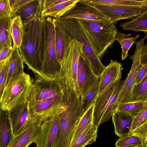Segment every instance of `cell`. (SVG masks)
I'll list each match as a JSON object with an SVG mask.
<instances>
[{
  "mask_svg": "<svg viewBox=\"0 0 147 147\" xmlns=\"http://www.w3.org/2000/svg\"><path fill=\"white\" fill-rule=\"evenodd\" d=\"M9 111L13 131L15 136L22 131L31 120L29 113L26 99Z\"/></svg>",
  "mask_w": 147,
  "mask_h": 147,
  "instance_id": "9a60e30c",
  "label": "cell"
},
{
  "mask_svg": "<svg viewBox=\"0 0 147 147\" xmlns=\"http://www.w3.org/2000/svg\"><path fill=\"white\" fill-rule=\"evenodd\" d=\"M63 100L46 114L34 119L40 126L39 133L34 142L36 147H53L59 128L60 113Z\"/></svg>",
  "mask_w": 147,
  "mask_h": 147,
  "instance_id": "ba28073f",
  "label": "cell"
},
{
  "mask_svg": "<svg viewBox=\"0 0 147 147\" xmlns=\"http://www.w3.org/2000/svg\"><path fill=\"white\" fill-rule=\"evenodd\" d=\"M98 128L94 125L93 120L70 144L69 147H84L96 141Z\"/></svg>",
  "mask_w": 147,
  "mask_h": 147,
  "instance_id": "cb8c5ba5",
  "label": "cell"
},
{
  "mask_svg": "<svg viewBox=\"0 0 147 147\" xmlns=\"http://www.w3.org/2000/svg\"><path fill=\"white\" fill-rule=\"evenodd\" d=\"M131 34H124L118 32L115 36L116 41H117L120 44L122 49L121 60L123 61L129 56L128 51L132 45L135 43L136 40L140 35L132 37H129Z\"/></svg>",
  "mask_w": 147,
  "mask_h": 147,
  "instance_id": "1f68e13d",
  "label": "cell"
},
{
  "mask_svg": "<svg viewBox=\"0 0 147 147\" xmlns=\"http://www.w3.org/2000/svg\"><path fill=\"white\" fill-rule=\"evenodd\" d=\"M80 24L91 46L101 60L107 49L116 41L118 32L115 23L81 19Z\"/></svg>",
  "mask_w": 147,
  "mask_h": 147,
  "instance_id": "3957f363",
  "label": "cell"
},
{
  "mask_svg": "<svg viewBox=\"0 0 147 147\" xmlns=\"http://www.w3.org/2000/svg\"><path fill=\"white\" fill-rule=\"evenodd\" d=\"M84 3L102 12L109 18L111 23H115L117 21L122 19H133L147 11V7L121 6Z\"/></svg>",
  "mask_w": 147,
  "mask_h": 147,
  "instance_id": "7c38bea8",
  "label": "cell"
},
{
  "mask_svg": "<svg viewBox=\"0 0 147 147\" xmlns=\"http://www.w3.org/2000/svg\"><path fill=\"white\" fill-rule=\"evenodd\" d=\"M10 32L13 46L18 48L21 44L24 35L23 24L19 16H15L11 19Z\"/></svg>",
  "mask_w": 147,
  "mask_h": 147,
  "instance_id": "f1b7e54d",
  "label": "cell"
},
{
  "mask_svg": "<svg viewBox=\"0 0 147 147\" xmlns=\"http://www.w3.org/2000/svg\"><path fill=\"white\" fill-rule=\"evenodd\" d=\"M31 1V0H16L15 4L11 8V16L23 5Z\"/></svg>",
  "mask_w": 147,
  "mask_h": 147,
  "instance_id": "7bdbcfd3",
  "label": "cell"
},
{
  "mask_svg": "<svg viewBox=\"0 0 147 147\" xmlns=\"http://www.w3.org/2000/svg\"><path fill=\"white\" fill-rule=\"evenodd\" d=\"M14 136L9 111H0V147H9Z\"/></svg>",
  "mask_w": 147,
  "mask_h": 147,
  "instance_id": "44dd1931",
  "label": "cell"
},
{
  "mask_svg": "<svg viewBox=\"0 0 147 147\" xmlns=\"http://www.w3.org/2000/svg\"><path fill=\"white\" fill-rule=\"evenodd\" d=\"M125 80L117 79L112 82L98 98L95 103L93 123L97 128L108 121L115 111Z\"/></svg>",
  "mask_w": 147,
  "mask_h": 147,
  "instance_id": "277c9868",
  "label": "cell"
},
{
  "mask_svg": "<svg viewBox=\"0 0 147 147\" xmlns=\"http://www.w3.org/2000/svg\"><path fill=\"white\" fill-rule=\"evenodd\" d=\"M42 0H31L14 13L11 18L19 16L23 24L41 17Z\"/></svg>",
  "mask_w": 147,
  "mask_h": 147,
  "instance_id": "ffe728a7",
  "label": "cell"
},
{
  "mask_svg": "<svg viewBox=\"0 0 147 147\" xmlns=\"http://www.w3.org/2000/svg\"><path fill=\"white\" fill-rule=\"evenodd\" d=\"M11 16V9L8 0H0V18Z\"/></svg>",
  "mask_w": 147,
  "mask_h": 147,
  "instance_id": "f35d334b",
  "label": "cell"
},
{
  "mask_svg": "<svg viewBox=\"0 0 147 147\" xmlns=\"http://www.w3.org/2000/svg\"><path fill=\"white\" fill-rule=\"evenodd\" d=\"M111 117L115 134L119 137L129 135L130 127L134 117L115 112Z\"/></svg>",
  "mask_w": 147,
  "mask_h": 147,
  "instance_id": "603a6c76",
  "label": "cell"
},
{
  "mask_svg": "<svg viewBox=\"0 0 147 147\" xmlns=\"http://www.w3.org/2000/svg\"><path fill=\"white\" fill-rule=\"evenodd\" d=\"M53 19L55 27V47L58 58L61 64L65 52L74 38L61 24L59 19Z\"/></svg>",
  "mask_w": 147,
  "mask_h": 147,
  "instance_id": "ac0fdd59",
  "label": "cell"
},
{
  "mask_svg": "<svg viewBox=\"0 0 147 147\" xmlns=\"http://www.w3.org/2000/svg\"><path fill=\"white\" fill-rule=\"evenodd\" d=\"M68 0H42V9H46L58 4L67 2Z\"/></svg>",
  "mask_w": 147,
  "mask_h": 147,
  "instance_id": "60d3db41",
  "label": "cell"
},
{
  "mask_svg": "<svg viewBox=\"0 0 147 147\" xmlns=\"http://www.w3.org/2000/svg\"><path fill=\"white\" fill-rule=\"evenodd\" d=\"M133 102H147V76L141 82L134 86L131 101Z\"/></svg>",
  "mask_w": 147,
  "mask_h": 147,
  "instance_id": "836d02e7",
  "label": "cell"
},
{
  "mask_svg": "<svg viewBox=\"0 0 147 147\" xmlns=\"http://www.w3.org/2000/svg\"><path fill=\"white\" fill-rule=\"evenodd\" d=\"M147 105V102H120L115 112L127 114L135 117Z\"/></svg>",
  "mask_w": 147,
  "mask_h": 147,
  "instance_id": "4dcf8cb0",
  "label": "cell"
},
{
  "mask_svg": "<svg viewBox=\"0 0 147 147\" xmlns=\"http://www.w3.org/2000/svg\"><path fill=\"white\" fill-rule=\"evenodd\" d=\"M32 82L30 76L25 72L13 79L4 89L0 102L1 109L9 111L26 100Z\"/></svg>",
  "mask_w": 147,
  "mask_h": 147,
  "instance_id": "52a82bcc",
  "label": "cell"
},
{
  "mask_svg": "<svg viewBox=\"0 0 147 147\" xmlns=\"http://www.w3.org/2000/svg\"><path fill=\"white\" fill-rule=\"evenodd\" d=\"M16 1V0H8L9 5L10 7L11 8V9L15 4Z\"/></svg>",
  "mask_w": 147,
  "mask_h": 147,
  "instance_id": "ee69618b",
  "label": "cell"
},
{
  "mask_svg": "<svg viewBox=\"0 0 147 147\" xmlns=\"http://www.w3.org/2000/svg\"><path fill=\"white\" fill-rule=\"evenodd\" d=\"M82 49L79 41L74 39L71 41L65 53L56 78L63 87L76 92L78 62Z\"/></svg>",
  "mask_w": 147,
  "mask_h": 147,
  "instance_id": "5b68a950",
  "label": "cell"
},
{
  "mask_svg": "<svg viewBox=\"0 0 147 147\" xmlns=\"http://www.w3.org/2000/svg\"><path fill=\"white\" fill-rule=\"evenodd\" d=\"M64 88L62 92L51 98L39 100L27 101L30 119L40 116L57 106L62 99Z\"/></svg>",
  "mask_w": 147,
  "mask_h": 147,
  "instance_id": "e0dca14e",
  "label": "cell"
},
{
  "mask_svg": "<svg viewBox=\"0 0 147 147\" xmlns=\"http://www.w3.org/2000/svg\"><path fill=\"white\" fill-rule=\"evenodd\" d=\"M122 65L116 61L111 60L100 75L98 97L113 81L122 78Z\"/></svg>",
  "mask_w": 147,
  "mask_h": 147,
  "instance_id": "d6986e66",
  "label": "cell"
},
{
  "mask_svg": "<svg viewBox=\"0 0 147 147\" xmlns=\"http://www.w3.org/2000/svg\"><path fill=\"white\" fill-rule=\"evenodd\" d=\"M62 26L72 35L74 39L82 45V50L89 61L93 72L96 76L100 75L105 68L91 46L82 29L75 19H59Z\"/></svg>",
  "mask_w": 147,
  "mask_h": 147,
  "instance_id": "9c48e42d",
  "label": "cell"
},
{
  "mask_svg": "<svg viewBox=\"0 0 147 147\" xmlns=\"http://www.w3.org/2000/svg\"><path fill=\"white\" fill-rule=\"evenodd\" d=\"M24 62L18 48L13 46L8 69L5 88L15 78L24 72Z\"/></svg>",
  "mask_w": 147,
  "mask_h": 147,
  "instance_id": "7402d4cb",
  "label": "cell"
},
{
  "mask_svg": "<svg viewBox=\"0 0 147 147\" xmlns=\"http://www.w3.org/2000/svg\"><path fill=\"white\" fill-rule=\"evenodd\" d=\"M78 2L109 5L147 7V0H79Z\"/></svg>",
  "mask_w": 147,
  "mask_h": 147,
  "instance_id": "d4e9b609",
  "label": "cell"
},
{
  "mask_svg": "<svg viewBox=\"0 0 147 147\" xmlns=\"http://www.w3.org/2000/svg\"><path fill=\"white\" fill-rule=\"evenodd\" d=\"M26 98L28 102L42 100L62 92L63 87L56 78H49L36 74Z\"/></svg>",
  "mask_w": 147,
  "mask_h": 147,
  "instance_id": "30bf717a",
  "label": "cell"
},
{
  "mask_svg": "<svg viewBox=\"0 0 147 147\" xmlns=\"http://www.w3.org/2000/svg\"><path fill=\"white\" fill-rule=\"evenodd\" d=\"M124 30L147 32V11L131 21L124 23L119 26Z\"/></svg>",
  "mask_w": 147,
  "mask_h": 147,
  "instance_id": "f546056e",
  "label": "cell"
},
{
  "mask_svg": "<svg viewBox=\"0 0 147 147\" xmlns=\"http://www.w3.org/2000/svg\"><path fill=\"white\" fill-rule=\"evenodd\" d=\"M147 123V105L134 117L130 129V133Z\"/></svg>",
  "mask_w": 147,
  "mask_h": 147,
  "instance_id": "8d00e7d4",
  "label": "cell"
},
{
  "mask_svg": "<svg viewBox=\"0 0 147 147\" xmlns=\"http://www.w3.org/2000/svg\"><path fill=\"white\" fill-rule=\"evenodd\" d=\"M44 50L42 75L49 78H56L59 71L55 44V27L53 19L45 17Z\"/></svg>",
  "mask_w": 147,
  "mask_h": 147,
  "instance_id": "8992f818",
  "label": "cell"
},
{
  "mask_svg": "<svg viewBox=\"0 0 147 147\" xmlns=\"http://www.w3.org/2000/svg\"><path fill=\"white\" fill-rule=\"evenodd\" d=\"M129 135L138 137L141 142L142 147H147V123L136 128Z\"/></svg>",
  "mask_w": 147,
  "mask_h": 147,
  "instance_id": "74e56055",
  "label": "cell"
},
{
  "mask_svg": "<svg viewBox=\"0 0 147 147\" xmlns=\"http://www.w3.org/2000/svg\"><path fill=\"white\" fill-rule=\"evenodd\" d=\"M100 77H97L94 82L82 96V104L84 113L94 103L98 97Z\"/></svg>",
  "mask_w": 147,
  "mask_h": 147,
  "instance_id": "83f0119b",
  "label": "cell"
},
{
  "mask_svg": "<svg viewBox=\"0 0 147 147\" xmlns=\"http://www.w3.org/2000/svg\"><path fill=\"white\" fill-rule=\"evenodd\" d=\"M39 123L34 119L21 132L15 136L9 147H28L34 143L39 133Z\"/></svg>",
  "mask_w": 147,
  "mask_h": 147,
  "instance_id": "2e32d148",
  "label": "cell"
},
{
  "mask_svg": "<svg viewBox=\"0 0 147 147\" xmlns=\"http://www.w3.org/2000/svg\"><path fill=\"white\" fill-rule=\"evenodd\" d=\"M13 47V45L7 47L2 50L0 53V61L5 60L11 56Z\"/></svg>",
  "mask_w": 147,
  "mask_h": 147,
  "instance_id": "b9f144b4",
  "label": "cell"
},
{
  "mask_svg": "<svg viewBox=\"0 0 147 147\" xmlns=\"http://www.w3.org/2000/svg\"><path fill=\"white\" fill-rule=\"evenodd\" d=\"M115 146L116 147H142L139 138L131 135L119 137L116 140Z\"/></svg>",
  "mask_w": 147,
  "mask_h": 147,
  "instance_id": "e575fe53",
  "label": "cell"
},
{
  "mask_svg": "<svg viewBox=\"0 0 147 147\" xmlns=\"http://www.w3.org/2000/svg\"><path fill=\"white\" fill-rule=\"evenodd\" d=\"M11 19V17L0 18V53L5 48L13 45L10 32Z\"/></svg>",
  "mask_w": 147,
  "mask_h": 147,
  "instance_id": "4316f807",
  "label": "cell"
},
{
  "mask_svg": "<svg viewBox=\"0 0 147 147\" xmlns=\"http://www.w3.org/2000/svg\"><path fill=\"white\" fill-rule=\"evenodd\" d=\"M11 56V55L5 60L0 61V102L5 87L8 69Z\"/></svg>",
  "mask_w": 147,
  "mask_h": 147,
  "instance_id": "d590c367",
  "label": "cell"
},
{
  "mask_svg": "<svg viewBox=\"0 0 147 147\" xmlns=\"http://www.w3.org/2000/svg\"><path fill=\"white\" fill-rule=\"evenodd\" d=\"M141 64V66L137 74L135 82L136 85L141 82L147 76V63Z\"/></svg>",
  "mask_w": 147,
  "mask_h": 147,
  "instance_id": "ab89813d",
  "label": "cell"
},
{
  "mask_svg": "<svg viewBox=\"0 0 147 147\" xmlns=\"http://www.w3.org/2000/svg\"><path fill=\"white\" fill-rule=\"evenodd\" d=\"M96 77L82 49L78 62L77 92L81 96H83L94 82Z\"/></svg>",
  "mask_w": 147,
  "mask_h": 147,
  "instance_id": "5bb4252c",
  "label": "cell"
},
{
  "mask_svg": "<svg viewBox=\"0 0 147 147\" xmlns=\"http://www.w3.org/2000/svg\"><path fill=\"white\" fill-rule=\"evenodd\" d=\"M82 96L69 89L60 112V121L53 147H69L76 127L84 112Z\"/></svg>",
  "mask_w": 147,
  "mask_h": 147,
  "instance_id": "7a4b0ae2",
  "label": "cell"
},
{
  "mask_svg": "<svg viewBox=\"0 0 147 147\" xmlns=\"http://www.w3.org/2000/svg\"><path fill=\"white\" fill-rule=\"evenodd\" d=\"M144 45V38L141 39L136 43L132 65L127 77L125 80L123 87L119 98V103L131 102L137 74L141 65V57Z\"/></svg>",
  "mask_w": 147,
  "mask_h": 147,
  "instance_id": "8fae6325",
  "label": "cell"
},
{
  "mask_svg": "<svg viewBox=\"0 0 147 147\" xmlns=\"http://www.w3.org/2000/svg\"><path fill=\"white\" fill-rule=\"evenodd\" d=\"M45 17L37 18L23 24L24 35L18 48L24 61L35 74L43 76Z\"/></svg>",
  "mask_w": 147,
  "mask_h": 147,
  "instance_id": "6da1fadb",
  "label": "cell"
},
{
  "mask_svg": "<svg viewBox=\"0 0 147 147\" xmlns=\"http://www.w3.org/2000/svg\"><path fill=\"white\" fill-rule=\"evenodd\" d=\"M1 109V107H0V111Z\"/></svg>",
  "mask_w": 147,
  "mask_h": 147,
  "instance_id": "f6af8a7d",
  "label": "cell"
},
{
  "mask_svg": "<svg viewBox=\"0 0 147 147\" xmlns=\"http://www.w3.org/2000/svg\"><path fill=\"white\" fill-rule=\"evenodd\" d=\"M79 0H68L48 8L42 9L41 16L49 17L56 19H60L68 10L73 7Z\"/></svg>",
  "mask_w": 147,
  "mask_h": 147,
  "instance_id": "484cf974",
  "label": "cell"
},
{
  "mask_svg": "<svg viewBox=\"0 0 147 147\" xmlns=\"http://www.w3.org/2000/svg\"><path fill=\"white\" fill-rule=\"evenodd\" d=\"M61 19H81L111 23L109 18L98 9L78 2L66 12Z\"/></svg>",
  "mask_w": 147,
  "mask_h": 147,
  "instance_id": "4fadbf2b",
  "label": "cell"
},
{
  "mask_svg": "<svg viewBox=\"0 0 147 147\" xmlns=\"http://www.w3.org/2000/svg\"><path fill=\"white\" fill-rule=\"evenodd\" d=\"M95 103L84 113L74 130L70 144L82 132L88 124L93 120Z\"/></svg>",
  "mask_w": 147,
  "mask_h": 147,
  "instance_id": "d6a6232c",
  "label": "cell"
}]
</instances>
